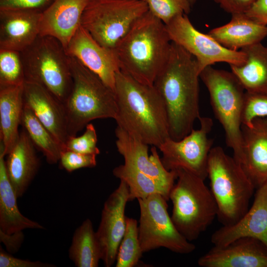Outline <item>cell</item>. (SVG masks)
I'll return each mask as SVG.
<instances>
[{
    "mask_svg": "<svg viewBox=\"0 0 267 267\" xmlns=\"http://www.w3.org/2000/svg\"><path fill=\"white\" fill-rule=\"evenodd\" d=\"M195 58L172 42L166 64L156 77L154 86L164 102L171 138L179 140L193 129L199 112V78Z\"/></svg>",
    "mask_w": 267,
    "mask_h": 267,
    "instance_id": "cell-1",
    "label": "cell"
},
{
    "mask_svg": "<svg viewBox=\"0 0 267 267\" xmlns=\"http://www.w3.org/2000/svg\"><path fill=\"white\" fill-rule=\"evenodd\" d=\"M114 92L118 127L157 148L170 137L165 105L154 85L141 83L120 70Z\"/></svg>",
    "mask_w": 267,
    "mask_h": 267,
    "instance_id": "cell-2",
    "label": "cell"
},
{
    "mask_svg": "<svg viewBox=\"0 0 267 267\" xmlns=\"http://www.w3.org/2000/svg\"><path fill=\"white\" fill-rule=\"evenodd\" d=\"M171 46L165 24L148 10L135 21L114 50L122 71L141 83L153 85L168 60Z\"/></svg>",
    "mask_w": 267,
    "mask_h": 267,
    "instance_id": "cell-3",
    "label": "cell"
},
{
    "mask_svg": "<svg viewBox=\"0 0 267 267\" xmlns=\"http://www.w3.org/2000/svg\"><path fill=\"white\" fill-rule=\"evenodd\" d=\"M69 57L73 86L63 105L72 137L93 120L115 119L117 105L114 91L77 59Z\"/></svg>",
    "mask_w": 267,
    "mask_h": 267,
    "instance_id": "cell-4",
    "label": "cell"
},
{
    "mask_svg": "<svg viewBox=\"0 0 267 267\" xmlns=\"http://www.w3.org/2000/svg\"><path fill=\"white\" fill-rule=\"evenodd\" d=\"M208 177L223 225L233 224L248 210L256 188L242 165L220 146L212 147L208 157Z\"/></svg>",
    "mask_w": 267,
    "mask_h": 267,
    "instance_id": "cell-5",
    "label": "cell"
},
{
    "mask_svg": "<svg viewBox=\"0 0 267 267\" xmlns=\"http://www.w3.org/2000/svg\"><path fill=\"white\" fill-rule=\"evenodd\" d=\"M175 171L177 182L169 194L173 204L171 217L178 231L192 242L212 223L218 207L205 180L182 169Z\"/></svg>",
    "mask_w": 267,
    "mask_h": 267,
    "instance_id": "cell-6",
    "label": "cell"
},
{
    "mask_svg": "<svg viewBox=\"0 0 267 267\" xmlns=\"http://www.w3.org/2000/svg\"><path fill=\"white\" fill-rule=\"evenodd\" d=\"M200 78L209 92L214 114L224 130L227 146L241 165L242 115L246 91L232 72L212 66L204 68Z\"/></svg>",
    "mask_w": 267,
    "mask_h": 267,
    "instance_id": "cell-7",
    "label": "cell"
},
{
    "mask_svg": "<svg viewBox=\"0 0 267 267\" xmlns=\"http://www.w3.org/2000/svg\"><path fill=\"white\" fill-rule=\"evenodd\" d=\"M25 81L37 83L64 103L73 86L70 57L56 38L39 35L20 52Z\"/></svg>",
    "mask_w": 267,
    "mask_h": 267,
    "instance_id": "cell-8",
    "label": "cell"
},
{
    "mask_svg": "<svg viewBox=\"0 0 267 267\" xmlns=\"http://www.w3.org/2000/svg\"><path fill=\"white\" fill-rule=\"evenodd\" d=\"M148 10L147 3L141 0H89L81 25L101 45L114 49Z\"/></svg>",
    "mask_w": 267,
    "mask_h": 267,
    "instance_id": "cell-9",
    "label": "cell"
},
{
    "mask_svg": "<svg viewBox=\"0 0 267 267\" xmlns=\"http://www.w3.org/2000/svg\"><path fill=\"white\" fill-rule=\"evenodd\" d=\"M140 209L139 239L143 253L164 247L180 254H188L195 246L177 229L168 212L167 200L161 194L137 199Z\"/></svg>",
    "mask_w": 267,
    "mask_h": 267,
    "instance_id": "cell-10",
    "label": "cell"
},
{
    "mask_svg": "<svg viewBox=\"0 0 267 267\" xmlns=\"http://www.w3.org/2000/svg\"><path fill=\"white\" fill-rule=\"evenodd\" d=\"M198 120V129H192L179 140L169 137L158 148L162 153L161 160L166 170L182 169L205 180L208 177L209 155L213 142L208 134L213 122L207 117H200Z\"/></svg>",
    "mask_w": 267,
    "mask_h": 267,
    "instance_id": "cell-11",
    "label": "cell"
},
{
    "mask_svg": "<svg viewBox=\"0 0 267 267\" xmlns=\"http://www.w3.org/2000/svg\"><path fill=\"white\" fill-rule=\"evenodd\" d=\"M165 26L171 41L181 46L195 58L200 73L206 67L217 62L238 66L246 61V54L241 50L228 49L208 34L199 31L187 14L177 16Z\"/></svg>",
    "mask_w": 267,
    "mask_h": 267,
    "instance_id": "cell-12",
    "label": "cell"
},
{
    "mask_svg": "<svg viewBox=\"0 0 267 267\" xmlns=\"http://www.w3.org/2000/svg\"><path fill=\"white\" fill-rule=\"evenodd\" d=\"M129 202V190L120 180L118 187L104 202L101 220L96 231L101 251V260L105 267L116 262L119 247L126 228L125 208Z\"/></svg>",
    "mask_w": 267,
    "mask_h": 267,
    "instance_id": "cell-13",
    "label": "cell"
},
{
    "mask_svg": "<svg viewBox=\"0 0 267 267\" xmlns=\"http://www.w3.org/2000/svg\"><path fill=\"white\" fill-rule=\"evenodd\" d=\"M65 50L114 91L116 75L121 70L114 49L101 45L81 25Z\"/></svg>",
    "mask_w": 267,
    "mask_h": 267,
    "instance_id": "cell-14",
    "label": "cell"
},
{
    "mask_svg": "<svg viewBox=\"0 0 267 267\" xmlns=\"http://www.w3.org/2000/svg\"><path fill=\"white\" fill-rule=\"evenodd\" d=\"M116 145L128 165L160 182L171 190L177 178L175 171H168L164 167L157 150L152 146L149 155V145L117 127Z\"/></svg>",
    "mask_w": 267,
    "mask_h": 267,
    "instance_id": "cell-15",
    "label": "cell"
},
{
    "mask_svg": "<svg viewBox=\"0 0 267 267\" xmlns=\"http://www.w3.org/2000/svg\"><path fill=\"white\" fill-rule=\"evenodd\" d=\"M201 267H267V246L253 237H242L215 246L199 258Z\"/></svg>",
    "mask_w": 267,
    "mask_h": 267,
    "instance_id": "cell-16",
    "label": "cell"
},
{
    "mask_svg": "<svg viewBox=\"0 0 267 267\" xmlns=\"http://www.w3.org/2000/svg\"><path fill=\"white\" fill-rule=\"evenodd\" d=\"M258 239L267 246V181L258 187L251 207L236 222L223 225L212 235L215 246H224L242 237Z\"/></svg>",
    "mask_w": 267,
    "mask_h": 267,
    "instance_id": "cell-17",
    "label": "cell"
},
{
    "mask_svg": "<svg viewBox=\"0 0 267 267\" xmlns=\"http://www.w3.org/2000/svg\"><path fill=\"white\" fill-rule=\"evenodd\" d=\"M42 13L0 8V50L23 51L40 35Z\"/></svg>",
    "mask_w": 267,
    "mask_h": 267,
    "instance_id": "cell-18",
    "label": "cell"
},
{
    "mask_svg": "<svg viewBox=\"0 0 267 267\" xmlns=\"http://www.w3.org/2000/svg\"><path fill=\"white\" fill-rule=\"evenodd\" d=\"M24 102L64 147L70 137L63 103L42 86L29 81L23 85Z\"/></svg>",
    "mask_w": 267,
    "mask_h": 267,
    "instance_id": "cell-19",
    "label": "cell"
},
{
    "mask_svg": "<svg viewBox=\"0 0 267 267\" xmlns=\"http://www.w3.org/2000/svg\"><path fill=\"white\" fill-rule=\"evenodd\" d=\"M89 0H54L42 14L40 35L57 39L66 48L81 26Z\"/></svg>",
    "mask_w": 267,
    "mask_h": 267,
    "instance_id": "cell-20",
    "label": "cell"
},
{
    "mask_svg": "<svg viewBox=\"0 0 267 267\" xmlns=\"http://www.w3.org/2000/svg\"><path fill=\"white\" fill-rule=\"evenodd\" d=\"M241 129V165L258 188L267 181V118H256Z\"/></svg>",
    "mask_w": 267,
    "mask_h": 267,
    "instance_id": "cell-21",
    "label": "cell"
},
{
    "mask_svg": "<svg viewBox=\"0 0 267 267\" xmlns=\"http://www.w3.org/2000/svg\"><path fill=\"white\" fill-rule=\"evenodd\" d=\"M35 147L23 128L5 159L7 174L18 198L25 193L40 166Z\"/></svg>",
    "mask_w": 267,
    "mask_h": 267,
    "instance_id": "cell-22",
    "label": "cell"
},
{
    "mask_svg": "<svg viewBox=\"0 0 267 267\" xmlns=\"http://www.w3.org/2000/svg\"><path fill=\"white\" fill-rule=\"evenodd\" d=\"M208 34L224 47L237 51L261 43L267 36V26L245 13H236L231 15L229 22L212 29Z\"/></svg>",
    "mask_w": 267,
    "mask_h": 267,
    "instance_id": "cell-23",
    "label": "cell"
},
{
    "mask_svg": "<svg viewBox=\"0 0 267 267\" xmlns=\"http://www.w3.org/2000/svg\"><path fill=\"white\" fill-rule=\"evenodd\" d=\"M23 85L0 86V149L5 156L19 136L24 105Z\"/></svg>",
    "mask_w": 267,
    "mask_h": 267,
    "instance_id": "cell-24",
    "label": "cell"
},
{
    "mask_svg": "<svg viewBox=\"0 0 267 267\" xmlns=\"http://www.w3.org/2000/svg\"><path fill=\"white\" fill-rule=\"evenodd\" d=\"M5 156L0 149V230L11 234L28 228L44 229L42 224L20 212L17 204L18 198L7 174Z\"/></svg>",
    "mask_w": 267,
    "mask_h": 267,
    "instance_id": "cell-25",
    "label": "cell"
},
{
    "mask_svg": "<svg viewBox=\"0 0 267 267\" xmlns=\"http://www.w3.org/2000/svg\"><path fill=\"white\" fill-rule=\"evenodd\" d=\"M241 50L246 61L241 65H230L231 72L246 92L267 94V47L261 42Z\"/></svg>",
    "mask_w": 267,
    "mask_h": 267,
    "instance_id": "cell-26",
    "label": "cell"
},
{
    "mask_svg": "<svg viewBox=\"0 0 267 267\" xmlns=\"http://www.w3.org/2000/svg\"><path fill=\"white\" fill-rule=\"evenodd\" d=\"M68 255L76 267H98L101 251L96 231L89 219L84 221L74 231Z\"/></svg>",
    "mask_w": 267,
    "mask_h": 267,
    "instance_id": "cell-27",
    "label": "cell"
},
{
    "mask_svg": "<svg viewBox=\"0 0 267 267\" xmlns=\"http://www.w3.org/2000/svg\"><path fill=\"white\" fill-rule=\"evenodd\" d=\"M34 146L45 156L50 164L59 162L63 146L51 134L35 115L32 109L24 103L21 124Z\"/></svg>",
    "mask_w": 267,
    "mask_h": 267,
    "instance_id": "cell-28",
    "label": "cell"
},
{
    "mask_svg": "<svg viewBox=\"0 0 267 267\" xmlns=\"http://www.w3.org/2000/svg\"><path fill=\"white\" fill-rule=\"evenodd\" d=\"M113 175L127 184L129 202L153 194H161L168 201L171 189L160 182L126 164L114 168Z\"/></svg>",
    "mask_w": 267,
    "mask_h": 267,
    "instance_id": "cell-29",
    "label": "cell"
},
{
    "mask_svg": "<svg viewBox=\"0 0 267 267\" xmlns=\"http://www.w3.org/2000/svg\"><path fill=\"white\" fill-rule=\"evenodd\" d=\"M126 228L119 247L116 261V267L136 266L142 256L139 239L138 225L137 221L126 217Z\"/></svg>",
    "mask_w": 267,
    "mask_h": 267,
    "instance_id": "cell-30",
    "label": "cell"
},
{
    "mask_svg": "<svg viewBox=\"0 0 267 267\" xmlns=\"http://www.w3.org/2000/svg\"><path fill=\"white\" fill-rule=\"evenodd\" d=\"M25 82L20 52L0 50V86H22Z\"/></svg>",
    "mask_w": 267,
    "mask_h": 267,
    "instance_id": "cell-31",
    "label": "cell"
},
{
    "mask_svg": "<svg viewBox=\"0 0 267 267\" xmlns=\"http://www.w3.org/2000/svg\"><path fill=\"white\" fill-rule=\"evenodd\" d=\"M149 11L165 24L177 16L190 12L191 5L188 0H143Z\"/></svg>",
    "mask_w": 267,
    "mask_h": 267,
    "instance_id": "cell-32",
    "label": "cell"
},
{
    "mask_svg": "<svg viewBox=\"0 0 267 267\" xmlns=\"http://www.w3.org/2000/svg\"><path fill=\"white\" fill-rule=\"evenodd\" d=\"M85 128L84 133L81 136L70 137L64 145V149L85 154H99L100 151L97 146V137L94 126L89 123Z\"/></svg>",
    "mask_w": 267,
    "mask_h": 267,
    "instance_id": "cell-33",
    "label": "cell"
},
{
    "mask_svg": "<svg viewBox=\"0 0 267 267\" xmlns=\"http://www.w3.org/2000/svg\"><path fill=\"white\" fill-rule=\"evenodd\" d=\"M258 118H267V94L246 91L242 125L250 126L252 121Z\"/></svg>",
    "mask_w": 267,
    "mask_h": 267,
    "instance_id": "cell-34",
    "label": "cell"
},
{
    "mask_svg": "<svg viewBox=\"0 0 267 267\" xmlns=\"http://www.w3.org/2000/svg\"><path fill=\"white\" fill-rule=\"evenodd\" d=\"M96 156L63 149L60 154L59 165L68 172L83 168H92L96 165Z\"/></svg>",
    "mask_w": 267,
    "mask_h": 267,
    "instance_id": "cell-35",
    "label": "cell"
},
{
    "mask_svg": "<svg viewBox=\"0 0 267 267\" xmlns=\"http://www.w3.org/2000/svg\"><path fill=\"white\" fill-rule=\"evenodd\" d=\"M54 0H0V8L24 9L43 13Z\"/></svg>",
    "mask_w": 267,
    "mask_h": 267,
    "instance_id": "cell-36",
    "label": "cell"
},
{
    "mask_svg": "<svg viewBox=\"0 0 267 267\" xmlns=\"http://www.w3.org/2000/svg\"><path fill=\"white\" fill-rule=\"evenodd\" d=\"M52 264L39 261H32L13 257L0 247V267H54Z\"/></svg>",
    "mask_w": 267,
    "mask_h": 267,
    "instance_id": "cell-37",
    "label": "cell"
},
{
    "mask_svg": "<svg viewBox=\"0 0 267 267\" xmlns=\"http://www.w3.org/2000/svg\"><path fill=\"white\" fill-rule=\"evenodd\" d=\"M225 11L230 14L246 13L256 0H214Z\"/></svg>",
    "mask_w": 267,
    "mask_h": 267,
    "instance_id": "cell-38",
    "label": "cell"
},
{
    "mask_svg": "<svg viewBox=\"0 0 267 267\" xmlns=\"http://www.w3.org/2000/svg\"><path fill=\"white\" fill-rule=\"evenodd\" d=\"M24 239L23 231L8 234L0 230V241L4 245L7 252L11 254L18 252Z\"/></svg>",
    "mask_w": 267,
    "mask_h": 267,
    "instance_id": "cell-39",
    "label": "cell"
},
{
    "mask_svg": "<svg viewBox=\"0 0 267 267\" xmlns=\"http://www.w3.org/2000/svg\"><path fill=\"white\" fill-rule=\"evenodd\" d=\"M245 14L259 24L267 26V0H256Z\"/></svg>",
    "mask_w": 267,
    "mask_h": 267,
    "instance_id": "cell-40",
    "label": "cell"
},
{
    "mask_svg": "<svg viewBox=\"0 0 267 267\" xmlns=\"http://www.w3.org/2000/svg\"><path fill=\"white\" fill-rule=\"evenodd\" d=\"M191 6L196 2L197 0H188Z\"/></svg>",
    "mask_w": 267,
    "mask_h": 267,
    "instance_id": "cell-41",
    "label": "cell"
},
{
    "mask_svg": "<svg viewBox=\"0 0 267 267\" xmlns=\"http://www.w3.org/2000/svg\"><path fill=\"white\" fill-rule=\"evenodd\" d=\"M144 1V0H143Z\"/></svg>",
    "mask_w": 267,
    "mask_h": 267,
    "instance_id": "cell-42",
    "label": "cell"
}]
</instances>
